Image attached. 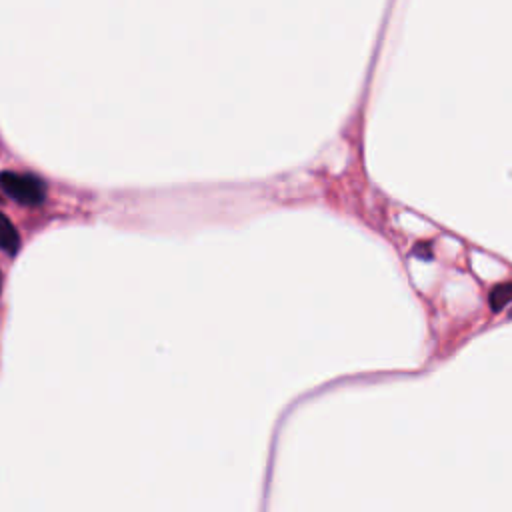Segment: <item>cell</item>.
Masks as SVG:
<instances>
[{
	"instance_id": "obj_3",
	"label": "cell",
	"mask_w": 512,
	"mask_h": 512,
	"mask_svg": "<svg viewBox=\"0 0 512 512\" xmlns=\"http://www.w3.org/2000/svg\"><path fill=\"white\" fill-rule=\"evenodd\" d=\"M490 308L492 310H502L508 302H512V282H502V284H496L492 290H490Z\"/></svg>"
},
{
	"instance_id": "obj_2",
	"label": "cell",
	"mask_w": 512,
	"mask_h": 512,
	"mask_svg": "<svg viewBox=\"0 0 512 512\" xmlns=\"http://www.w3.org/2000/svg\"><path fill=\"white\" fill-rule=\"evenodd\" d=\"M20 248V236L14 224L0 212V250L8 256H14Z\"/></svg>"
},
{
	"instance_id": "obj_5",
	"label": "cell",
	"mask_w": 512,
	"mask_h": 512,
	"mask_svg": "<svg viewBox=\"0 0 512 512\" xmlns=\"http://www.w3.org/2000/svg\"><path fill=\"white\" fill-rule=\"evenodd\" d=\"M0 288H2V274H0Z\"/></svg>"
},
{
	"instance_id": "obj_4",
	"label": "cell",
	"mask_w": 512,
	"mask_h": 512,
	"mask_svg": "<svg viewBox=\"0 0 512 512\" xmlns=\"http://www.w3.org/2000/svg\"><path fill=\"white\" fill-rule=\"evenodd\" d=\"M420 252H424V254H422V258H426V260H428V258H432V252H430V244H418V246L414 248V254L418 256Z\"/></svg>"
},
{
	"instance_id": "obj_1",
	"label": "cell",
	"mask_w": 512,
	"mask_h": 512,
	"mask_svg": "<svg viewBox=\"0 0 512 512\" xmlns=\"http://www.w3.org/2000/svg\"><path fill=\"white\" fill-rule=\"evenodd\" d=\"M0 188L6 192L12 200L24 206H40L46 196L44 182L28 172H12L4 170L0 172Z\"/></svg>"
}]
</instances>
